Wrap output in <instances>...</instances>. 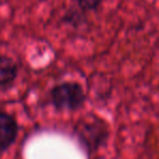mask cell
Instances as JSON below:
<instances>
[{"label":"cell","mask_w":159,"mask_h":159,"mask_svg":"<svg viewBox=\"0 0 159 159\" xmlns=\"http://www.w3.org/2000/svg\"><path fill=\"white\" fill-rule=\"evenodd\" d=\"M53 105L62 111H75L86 101L84 89L78 82L67 81L55 86L51 90Z\"/></svg>","instance_id":"cell-1"},{"label":"cell","mask_w":159,"mask_h":159,"mask_svg":"<svg viewBox=\"0 0 159 159\" xmlns=\"http://www.w3.org/2000/svg\"><path fill=\"white\" fill-rule=\"evenodd\" d=\"M17 135V125L12 116L0 113V151L7 149Z\"/></svg>","instance_id":"cell-3"},{"label":"cell","mask_w":159,"mask_h":159,"mask_svg":"<svg viewBox=\"0 0 159 159\" xmlns=\"http://www.w3.org/2000/svg\"><path fill=\"white\" fill-rule=\"evenodd\" d=\"M75 1L81 10L93 11L101 6L103 0H75Z\"/></svg>","instance_id":"cell-5"},{"label":"cell","mask_w":159,"mask_h":159,"mask_svg":"<svg viewBox=\"0 0 159 159\" xmlns=\"http://www.w3.org/2000/svg\"><path fill=\"white\" fill-rule=\"evenodd\" d=\"M76 131L81 142L90 151L98 149L108 136L106 124L96 116H89L78 122Z\"/></svg>","instance_id":"cell-2"},{"label":"cell","mask_w":159,"mask_h":159,"mask_svg":"<svg viewBox=\"0 0 159 159\" xmlns=\"http://www.w3.org/2000/svg\"><path fill=\"white\" fill-rule=\"evenodd\" d=\"M17 66L11 57L0 54V86H6L16 78Z\"/></svg>","instance_id":"cell-4"}]
</instances>
